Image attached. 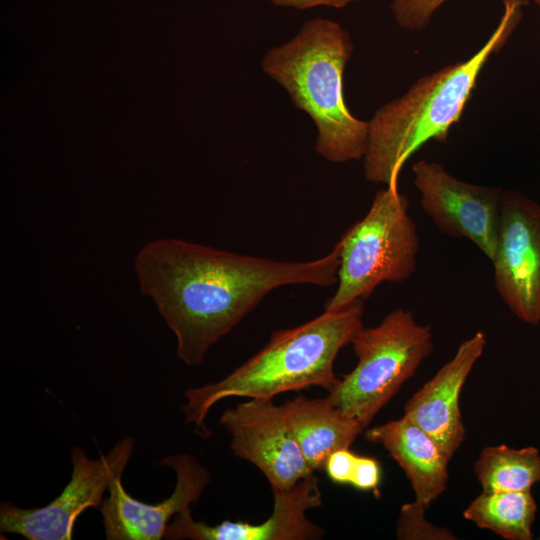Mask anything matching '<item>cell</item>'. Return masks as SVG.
<instances>
[{
  "label": "cell",
  "instance_id": "cell-1",
  "mask_svg": "<svg viewBox=\"0 0 540 540\" xmlns=\"http://www.w3.org/2000/svg\"><path fill=\"white\" fill-rule=\"evenodd\" d=\"M338 267V244L313 261L282 262L176 238L145 244L134 264L141 293L155 303L176 337L177 356L187 365L202 364L209 348L272 290L332 286Z\"/></svg>",
  "mask_w": 540,
  "mask_h": 540
},
{
  "label": "cell",
  "instance_id": "cell-2",
  "mask_svg": "<svg viewBox=\"0 0 540 540\" xmlns=\"http://www.w3.org/2000/svg\"><path fill=\"white\" fill-rule=\"evenodd\" d=\"M500 22L483 46L466 60L419 78L401 97L380 107L368 121L363 156L367 181L398 185L404 163L429 140L445 143L490 57L506 43L528 0H502Z\"/></svg>",
  "mask_w": 540,
  "mask_h": 540
},
{
  "label": "cell",
  "instance_id": "cell-3",
  "mask_svg": "<svg viewBox=\"0 0 540 540\" xmlns=\"http://www.w3.org/2000/svg\"><path fill=\"white\" fill-rule=\"evenodd\" d=\"M363 312V300H357L338 310H324L297 327L276 331L259 352L220 381L185 391V423H192L194 432L206 439L211 435L207 414L225 398L273 399L310 386L330 392L340 380L334 361L364 327Z\"/></svg>",
  "mask_w": 540,
  "mask_h": 540
},
{
  "label": "cell",
  "instance_id": "cell-4",
  "mask_svg": "<svg viewBox=\"0 0 540 540\" xmlns=\"http://www.w3.org/2000/svg\"><path fill=\"white\" fill-rule=\"evenodd\" d=\"M353 44L348 32L326 18L306 21L289 41L263 56V71L288 93L293 105L313 121L315 150L330 162L363 158L368 121L356 118L344 98V70Z\"/></svg>",
  "mask_w": 540,
  "mask_h": 540
},
{
  "label": "cell",
  "instance_id": "cell-5",
  "mask_svg": "<svg viewBox=\"0 0 540 540\" xmlns=\"http://www.w3.org/2000/svg\"><path fill=\"white\" fill-rule=\"evenodd\" d=\"M337 244V288L324 310H338L364 300L383 282L407 281L416 272L420 249L408 197L398 185L378 190L366 215Z\"/></svg>",
  "mask_w": 540,
  "mask_h": 540
},
{
  "label": "cell",
  "instance_id": "cell-6",
  "mask_svg": "<svg viewBox=\"0 0 540 540\" xmlns=\"http://www.w3.org/2000/svg\"><path fill=\"white\" fill-rule=\"evenodd\" d=\"M355 368L340 378L328 398L366 429L378 412L433 352L432 328L398 308L376 326L363 327L351 342Z\"/></svg>",
  "mask_w": 540,
  "mask_h": 540
},
{
  "label": "cell",
  "instance_id": "cell-7",
  "mask_svg": "<svg viewBox=\"0 0 540 540\" xmlns=\"http://www.w3.org/2000/svg\"><path fill=\"white\" fill-rule=\"evenodd\" d=\"M134 449V440L126 437L106 455L90 459L83 449L71 452L72 476L63 491L40 508L24 509L1 502L0 530L28 540H70L74 524L87 508L101 506L111 482L122 476Z\"/></svg>",
  "mask_w": 540,
  "mask_h": 540
},
{
  "label": "cell",
  "instance_id": "cell-8",
  "mask_svg": "<svg viewBox=\"0 0 540 540\" xmlns=\"http://www.w3.org/2000/svg\"><path fill=\"white\" fill-rule=\"evenodd\" d=\"M495 289L523 323L540 325V203L503 190L497 246L492 259Z\"/></svg>",
  "mask_w": 540,
  "mask_h": 540
},
{
  "label": "cell",
  "instance_id": "cell-9",
  "mask_svg": "<svg viewBox=\"0 0 540 540\" xmlns=\"http://www.w3.org/2000/svg\"><path fill=\"white\" fill-rule=\"evenodd\" d=\"M412 173L421 208L437 229L471 241L492 261L504 189L467 183L433 161H417Z\"/></svg>",
  "mask_w": 540,
  "mask_h": 540
},
{
  "label": "cell",
  "instance_id": "cell-10",
  "mask_svg": "<svg viewBox=\"0 0 540 540\" xmlns=\"http://www.w3.org/2000/svg\"><path fill=\"white\" fill-rule=\"evenodd\" d=\"M220 424L231 435L233 453L255 465L272 489H287L314 473L272 399L250 398L228 408Z\"/></svg>",
  "mask_w": 540,
  "mask_h": 540
},
{
  "label": "cell",
  "instance_id": "cell-11",
  "mask_svg": "<svg viewBox=\"0 0 540 540\" xmlns=\"http://www.w3.org/2000/svg\"><path fill=\"white\" fill-rule=\"evenodd\" d=\"M160 465L176 473V485L167 499L149 504L136 500L127 493L116 477L108 488L99 510L103 517L108 540H159L164 537L173 516L190 509L211 481V475L188 454L169 455Z\"/></svg>",
  "mask_w": 540,
  "mask_h": 540
},
{
  "label": "cell",
  "instance_id": "cell-12",
  "mask_svg": "<svg viewBox=\"0 0 540 540\" xmlns=\"http://www.w3.org/2000/svg\"><path fill=\"white\" fill-rule=\"evenodd\" d=\"M274 506L271 516L261 524L223 521L210 526L192 518L190 509L169 523L165 539L193 540H313L321 539L324 530L306 517V511L321 505L319 479L314 473L287 489H272Z\"/></svg>",
  "mask_w": 540,
  "mask_h": 540
},
{
  "label": "cell",
  "instance_id": "cell-13",
  "mask_svg": "<svg viewBox=\"0 0 540 540\" xmlns=\"http://www.w3.org/2000/svg\"><path fill=\"white\" fill-rule=\"evenodd\" d=\"M486 345L482 331L462 341L453 357L404 405L403 416L431 435L450 459L466 435L459 404L461 391Z\"/></svg>",
  "mask_w": 540,
  "mask_h": 540
},
{
  "label": "cell",
  "instance_id": "cell-14",
  "mask_svg": "<svg viewBox=\"0 0 540 540\" xmlns=\"http://www.w3.org/2000/svg\"><path fill=\"white\" fill-rule=\"evenodd\" d=\"M404 471L416 501L429 507L447 489L451 460L437 441L405 416L364 430Z\"/></svg>",
  "mask_w": 540,
  "mask_h": 540
},
{
  "label": "cell",
  "instance_id": "cell-15",
  "mask_svg": "<svg viewBox=\"0 0 540 540\" xmlns=\"http://www.w3.org/2000/svg\"><path fill=\"white\" fill-rule=\"evenodd\" d=\"M284 420L309 467L324 469L335 451L349 448L365 428L327 397L309 399L299 395L281 405Z\"/></svg>",
  "mask_w": 540,
  "mask_h": 540
},
{
  "label": "cell",
  "instance_id": "cell-16",
  "mask_svg": "<svg viewBox=\"0 0 540 540\" xmlns=\"http://www.w3.org/2000/svg\"><path fill=\"white\" fill-rule=\"evenodd\" d=\"M537 504L531 490L483 491L463 511L478 528L506 540H532Z\"/></svg>",
  "mask_w": 540,
  "mask_h": 540
},
{
  "label": "cell",
  "instance_id": "cell-17",
  "mask_svg": "<svg viewBox=\"0 0 540 540\" xmlns=\"http://www.w3.org/2000/svg\"><path fill=\"white\" fill-rule=\"evenodd\" d=\"M474 473L483 491H527L540 482V453L527 446H487L474 462Z\"/></svg>",
  "mask_w": 540,
  "mask_h": 540
},
{
  "label": "cell",
  "instance_id": "cell-18",
  "mask_svg": "<svg viewBox=\"0 0 540 540\" xmlns=\"http://www.w3.org/2000/svg\"><path fill=\"white\" fill-rule=\"evenodd\" d=\"M426 510L427 507L416 500L402 505L396 523V538L399 540L457 539L450 529L428 521Z\"/></svg>",
  "mask_w": 540,
  "mask_h": 540
},
{
  "label": "cell",
  "instance_id": "cell-19",
  "mask_svg": "<svg viewBox=\"0 0 540 540\" xmlns=\"http://www.w3.org/2000/svg\"><path fill=\"white\" fill-rule=\"evenodd\" d=\"M447 0H392L390 9L396 23L408 31L424 30L435 11Z\"/></svg>",
  "mask_w": 540,
  "mask_h": 540
},
{
  "label": "cell",
  "instance_id": "cell-20",
  "mask_svg": "<svg viewBox=\"0 0 540 540\" xmlns=\"http://www.w3.org/2000/svg\"><path fill=\"white\" fill-rule=\"evenodd\" d=\"M381 477V466L375 458L355 454L349 470L348 484L359 490L375 491Z\"/></svg>",
  "mask_w": 540,
  "mask_h": 540
},
{
  "label": "cell",
  "instance_id": "cell-21",
  "mask_svg": "<svg viewBox=\"0 0 540 540\" xmlns=\"http://www.w3.org/2000/svg\"><path fill=\"white\" fill-rule=\"evenodd\" d=\"M272 4L280 7L294 8L298 10L309 9L318 6L333 8H343L350 3L359 0H268Z\"/></svg>",
  "mask_w": 540,
  "mask_h": 540
},
{
  "label": "cell",
  "instance_id": "cell-22",
  "mask_svg": "<svg viewBox=\"0 0 540 540\" xmlns=\"http://www.w3.org/2000/svg\"><path fill=\"white\" fill-rule=\"evenodd\" d=\"M540 10V0H532Z\"/></svg>",
  "mask_w": 540,
  "mask_h": 540
}]
</instances>
